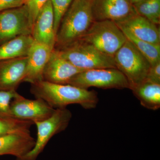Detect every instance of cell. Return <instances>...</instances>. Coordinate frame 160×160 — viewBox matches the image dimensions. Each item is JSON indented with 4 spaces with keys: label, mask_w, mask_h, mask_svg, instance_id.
<instances>
[{
    "label": "cell",
    "mask_w": 160,
    "mask_h": 160,
    "mask_svg": "<svg viewBox=\"0 0 160 160\" xmlns=\"http://www.w3.org/2000/svg\"><path fill=\"white\" fill-rule=\"evenodd\" d=\"M30 92L35 98L44 100L53 109L78 104L84 109H94L99 102L98 93L69 84H55L41 81L31 84Z\"/></svg>",
    "instance_id": "cell-1"
},
{
    "label": "cell",
    "mask_w": 160,
    "mask_h": 160,
    "mask_svg": "<svg viewBox=\"0 0 160 160\" xmlns=\"http://www.w3.org/2000/svg\"><path fill=\"white\" fill-rule=\"evenodd\" d=\"M93 0H73L60 23L54 48L67 46L82 37L94 22Z\"/></svg>",
    "instance_id": "cell-2"
},
{
    "label": "cell",
    "mask_w": 160,
    "mask_h": 160,
    "mask_svg": "<svg viewBox=\"0 0 160 160\" xmlns=\"http://www.w3.org/2000/svg\"><path fill=\"white\" fill-rule=\"evenodd\" d=\"M53 49L82 70L116 69L113 57L104 54L82 40H78L67 46Z\"/></svg>",
    "instance_id": "cell-3"
},
{
    "label": "cell",
    "mask_w": 160,
    "mask_h": 160,
    "mask_svg": "<svg viewBox=\"0 0 160 160\" xmlns=\"http://www.w3.org/2000/svg\"><path fill=\"white\" fill-rule=\"evenodd\" d=\"M79 39L89 43L104 54L113 57L126 42L127 38L115 22L103 20L94 21Z\"/></svg>",
    "instance_id": "cell-4"
},
{
    "label": "cell",
    "mask_w": 160,
    "mask_h": 160,
    "mask_svg": "<svg viewBox=\"0 0 160 160\" xmlns=\"http://www.w3.org/2000/svg\"><path fill=\"white\" fill-rule=\"evenodd\" d=\"M116 68L126 77L129 89L146 79L151 65L129 40L113 56Z\"/></svg>",
    "instance_id": "cell-5"
},
{
    "label": "cell",
    "mask_w": 160,
    "mask_h": 160,
    "mask_svg": "<svg viewBox=\"0 0 160 160\" xmlns=\"http://www.w3.org/2000/svg\"><path fill=\"white\" fill-rule=\"evenodd\" d=\"M72 117L71 111L66 108L55 109L50 117L35 122L37 129L34 146L29 152L15 160H37L52 138L66 130Z\"/></svg>",
    "instance_id": "cell-6"
},
{
    "label": "cell",
    "mask_w": 160,
    "mask_h": 160,
    "mask_svg": "<svg viewBox=\"0 0 160 160\" xmlns=\"http://www.w3.org/2000/svg\"><path fill=\"white\" fill-rule=\"evenodd\" d=\"M68 84L87 89L92 87L102 89L129 88L126 77L115 68L85 70L73 77Z\"/></svg>",
    "instance_id": "cell-7"
},
{
    "label": "cell",
    "mask_w": 160,
    "mask_h": 160,
    "mask_svg": "<svg viewBox=\"0 0 160 160\" xmlns=\"http://www.w3.org/2000/svg\"><path fill=\"white\" fill-rule=\"evenodd\" d=\"M32 30L26 5L0 12V45L19 36L31 35Z\"/></svg>",
    "instance_id": "cell-8"
},
{
    "label": "cell",
    "mask_w": 160,
    "mask_h": 160,
    "mask_svg": "<svg viewBox=\"0 0 160 160\" xmlns=\"http://www.w3.org/2000/svg\"><path fill=\"white\" fill-rule=\"evenodd\" d=\"M55 109L42 99L36 98L34 100L29 99L18 93L10 104L12 118L33 123L48 118Z\"/></svg>",
    "instance_id": "cell-9"
},
{
    "label": "cell",
    "mask_w": 160,
    "mask_h": 160,
    "mask_svg": "<svg viewBox=\"0 0 160 160\" xmlns=\"http://www.w3.org/2000/svg\"><path fill=\"white\" fill-rule=\"evenodd\" d=\"M92 13L94 21L122 22L137 14L130 0H93Z\"/></svg>",
    "instance_id": "cell-10"
},
{
    "label": "cell",
    "mask_w": 160,
    "mask_h": 160,
    "mask_svg": "<svg viewBox=\"0 0 160 160\" xmlns=\"http://www.w3.org/2000/svg\"><path fill=\"white\" fill-rule=\"evenodd\" d=\"M83 71L85 70L76 67L53 49L44 68L42 81L66 85L73 77Z\"/></svg>",
    "instance_id": "cell-11"
},
{
    "label": "cell",
    "mask_w": 160,
    "mask_h": 160,
    "mask_svg": "<svg viewBox=\"0 0 160 160\" xmlns=\"http://www.w3.org/2000/svg\"><path fill=\"white\" fill-rule=\"evenodd\" d=\"M31 35L34 42L54 49L56 35L54 29V14L50 0L38 14L32 26Z\"/></svg>",
    "instance_id": "cell-12"
},
{
    "label": "cell",
    "mask_w": 160,
    "mask_h": 160,
    "mask_svg": "<svg viewBox=\"0 0 160 160\" xmlns=\"http://www.w3.org/2000/svg\"><path fill=\"white\" fill-rule=\"evenodd\" d=\"M27 63V56L1 60L0 90H16L26 76Z\"/></svg>",
    "instance_id": "cell-13"
},
{
    "label": "cell",
    "mask_w": 160,
    "mask_h": 160,
    "mask_svg": "<svg viewBox=\"0 0 160 160\" xmlns=\"http://www.w3.org/2000/svg\"><path fill=\"white\" fill-rule=\"evenodd\" d=\"M122 30L128 32L138 39L160 44V29L157 25L137 14L122 22H115Z\"/></svg>",
    "instance_id": "cell-14"
},
{
    "label": "cell",
    "mask_w": 160,
    "mask_h": 160,
    "mask_svg": "<svg viewBox=\"0 0 160 160\" xmlns=\"http://www.w3.org/2000/svg\"><path fill=\"white\" fill-rule=\"evenodd\" d=\"M52 50L46 45L34 42L27 56V70L23 82L32 84L42 81L43 71Z\"/></svg>",
    "instance_id": "cell-15"
},
{
    "label": "cell",
    "mask_w": 160,
    "mask_h": 160,
    "mask_svg": "<svg viewBox=\"0 0 160 160\" xmlns=\"http://www.w3.org/2000/svg\"><path fill=\"white\" fill-rule=\"evenodd\" d=\"M35 139L30 133L0 136V156L10 155L16 158L25 155L33 148Z\"/></svg>",
    "instance_id": "cell-16"
},
{
    "label": "cell",
    "mask_w": 160,
    "mask_h": 160,
    "mask_svg": "<svg viewBox=\"0 0 160 160\" xmlns=\"http://www.w3.org/2000/svg\"><path fill=\"white\" fill-rule=\"evenodd\" d=\"M34 41L31 34L17 37L0 45V61L27 57Z\"/></svg>",
    "instance_id": "cell-17"
},
{
    "label": "cell",
    "mask_w": 160,
    "mask_h": 160,
    "mask_svg": "<svg viewBox=\"0 0 160 160\" xmlns=\"http://www.w3.org/2000/svg\"><path fill=\"white\" fill-rule=\"evenodd\" d=\"M130 89L143 107L152 110L160 108V84L145 80Z\"/></svg>",
    "instance_id": "cell-18"
},
{
    "label": "cell",
    "mask_w": 160,
    "mask_h": 160,
    "mask_svg": "<svg viewBox=\"0 0 160 160\" xmlns=\"http://www.w3.org/2000/svg\"><path fill=\"white\" fill-rule=\"evenodd\" d=\"M122 30V29H121ZM125 36L145 57L151 66L160 62V44H154L138 39L131 33L122 30Z\"/></svg>",
    "instance_id": "cell-19"
},
{
    "label": "cell",
    "mask_w": 160,
    "mask_h": 160,
    "mask_svg": "<svg viewBox=\"0 0 160 160\" xmlns=\"http://www.w3.org/2000/svg\"><path fill=\"white\" fill-rule=\"evenodd\" d=\"M138 14L156 25L160 23V0H142L133 4Z\"/></svg>",
    "instance_id": "cell-20"
},
{
    "label": "cell",
    "mask_w": 160,
    "mask_h": 160,
    "mask_svg": "<svg viewBox=\"0 0 160 160\" xmlns=\"http://www.w3.org/2000/svg\"><path fill=\"white\" fill-rule=\"evenodd\" d=\"M34 123L14 118H0V136L16 133H30V129Z\"/></svg>",
    "instance_id": "cell-21"
},
{
    "label": "cell",
    "mask_w": 160,
    "mask_h": 160,
    "mask_svg": "<svg viewBox=\"0 0 160 160\" xmlns=\"http://www.w3.org/2000/svg\"><path fill=\"white\" fill-rule=\"evenodd\" d=\"M54 14V29L56 35L64 14L73 0H50Z\"/></svg>",
    "instance_id": "cell-22"
},
{
    "label": "cell",
    "mask_w": 160,
    "mask_h": 160,
    "mask_svg": "<svg viewBox=\"0 0 160 160\" xmlns=\"http://www.w3.org/2000/svg\"><path fill=\"white\" fill-rule=\"evenodd\" d=\"M17 93L16 90H0V118H13L11 114L10 104Z\"/></svg>",
    "instance_id": "cell-23"
},
{
    "label": "cell",
    "mask_w": 160,
    "mask_h": 160,
    "mask_svg": "<svg viewBox=\"0 0 160 160\" xmlns=\"http://www.w3.org/2000/svg\"><path fill=\"white\" fill-rule=\"evenodd\" d=\"M49 0H26L25 5L28 8L29 19L32 28L38 14Z\"/></svg>",
    "instance_id": "cell-24"
},
{
    "label": "cell",
    "mask_w": 160,
    "mask_h": 160,
    "mask_svg": "<svg viewBox=\"0 0 160 160\" xmlns=\"http://www.w3.org/2000/svg\"><path fill=\"white\" fill-rule=\"evenodd\" d=\"M145 80L160 84V62L150 66Z\"/></svg>",
    "instance_id": "cell-25"
},
{
    "label": "cell",
    "mask_w": 160,
    "mask_h": 160,
    "mask_svg": "<svg viewBox=\"0 0 160 160\" xmlns=\"http://www.w3.org/2000/svg\"><path fill=\"white\" fill-rule=\"evenodd\" d=\"M25 0H0V12L25 5Z\"/></svg>",
    "instance_id": "cell-26"
},
{
    "label": "cell",
    "mask_w": 160,
    "mask_h": 160,
    "mask_svg": "<svg viewBox=\"0 0 160 160\" xmlns=\"http://www.w3.org/2000/svg\"><path fill=\"white\" fill-rule=\"evenodd\" d=\"M130 1H131L133 5L135 3L138 2H141V1H142V0H130Z\"/></svg>",
    "instance_id": "cell-27"
},
{
    "label": "cell",
    "mask_w": 160,
    "mask_h": 160,
    "mask_svg": "<svg viewBox=\"0 0 160 160\" xmlns=\"http://www.w3.org/2000/svg\"><path fill=\"white\" fill-rule=\"evenodd\" d=\"M25 1H26V0H25ZM25 3H26V2H25Z\"/></svg>",
    "instance_id": "cell-28"
}]
</instances>
